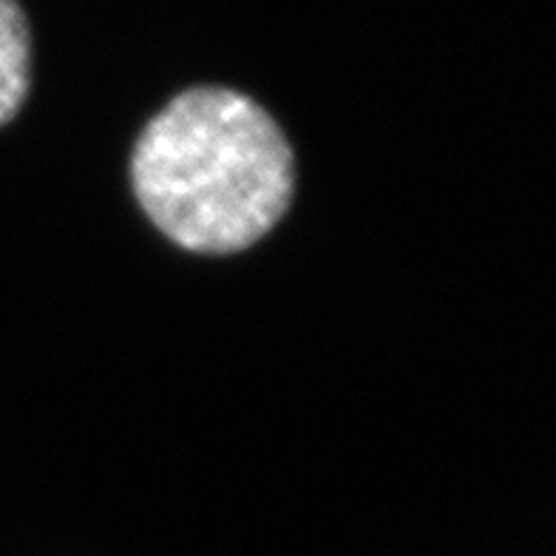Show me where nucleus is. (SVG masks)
Wrapping results in <instances>:
<instances>
[{"mask_svg": "<svg viewBox=\"0 0 556 556\" xmlns=\"http://www.w3.org/2000/svg\"><path fill=\"white\" fill-rule=\"evenodd\" d=\"M31 88V31L17 0H0V128L17 117Z\"/></svg>", "mask_w": 556, "mask_h": 556, "instance_id": "nucleus-2", "label": "nucleus"}, {"mask_svg": "<svg viewBox=\"0 0 556 556\" xmlns=\"http://www.w3.org/2000/svg\"><path fill=\"white\" fill-rule=\"evenodd\" d=\"M131 188L170 242L227 256L262 242L285 219L295 156L281 125L253 97L197 86L142 128L131 151Z\"/></svg>", "mask_w": 556, "mask_h": 556, "instance_id": "nucleus-1", "label": "nucleus"}]
</instances>
